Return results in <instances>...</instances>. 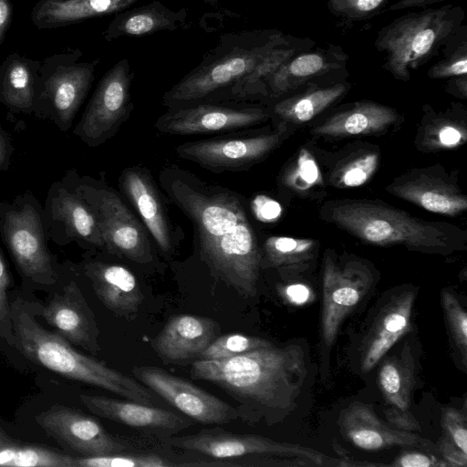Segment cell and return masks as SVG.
I'll list each match as a JSON object with an SVG mask.
<instances>
[{"instance_id":"1","label":"cell","mask_w":467,"mask_h":467,"mask_svg":"<svg viewBox=\"0 0 467 467\" xmlns=\"http://www.w3.org/2000/svg\"><path fill=\"white\" fill-rule=\"evenodd\" d=\"M160 182L194 223L202 256L213 275L243 296H254L262 252L238 197L177 168L164 169Z\"/></svg>"},{"instance_id":"2","label":"cell","mask_w":467,"mask_h":467,"mask_svg":"<svg viewBox=\"0 0 467 467\" xmlns=\"http://www.w3.org/2000/svg\"><path fill=\"white\" fill-rule=\"evenodd\" d=\"M306 350L296 343L222 359H196L192 378L211 382L237 402L239 419L274 425L296 407L308 375Z\"/></svg>"},{"instance_id":"3","label":"cell","mask_w":467,"mask_h":467,"mask_svg":"<svg viewBox=\"0 0 467 467\" xmlns=\"http://www.w3.org/2000/svg\"><path fill=\"white\" fill-rule=\"evenodd\" d=\"M15 343L30 360L66 378L88 383L127 400L155 406L153 391L104 362L75 350L67 339L40 326L16 306L11 309Z\"/></svg>"},{"instance_id":"4","label":"cell","mask_w":467,"mask_h":467,"mask_svg":"<svg viewBox=\"0 0 467 467\" xmlns=\"http://www.w3.org/2000/svg\"><path fill=\"white\" fill-rule=\"evenodd\" d=\"M329 218L342 229L374 245L403 244L422 252L446 253L453 234L444 223L427 222L396 208L364 200L337 202Z\"/></svg>"},{"instance_id":"5","label":"cell","mask_w":467,"mask_h":467,"mask_svg":"<svg viewBox=\"0 0 467 467\" xmlns=\"http://www.w3.org/2000/svg\"><path fill=\"white\" fill-rule=\"evenodd\" d=\"M165 445L202 454L214 459L247 456H285L299 458L317 466H344L345 460L332 458L299 444L280 442L255 434H239L220 427L163 439Z\"/></svg>"},{"instance_id":"6","label":"cell","mask_w":467,"mask_h":467,"mask_svg":"<svg viewBox=\"0 0 467 467\" xmlns=\"http://www.w3.org/2000/svg\"><path fill=\"white\" fill-rule=\"evenodd\" d=\"M75 191L94 212L105 247L110 253L140 265L152 262V251L145 227L116 192L89 183H81Z\"/></svg>"},{"instance_id":"7","label":"cell","mask_w":467,"mask_h":467,"mask_svg":"<svg viewBox=\"0 0 467 467\" xmlns=\"http://www.w3.org/2000/svg\"><path fill=\"white\" fill-rule=\"evenodd\" d=\"M236 44L175 84L164 94L163 104L172 109L203 100L218 90L232 87L269 53L265 47Z\"/></svg>"},{"instance_id":"8","label":"cell","mask_w":467,"mask_h":467,"mask_svg":"<svg viewBox=\"0 0 467 467\" xmlns=\"http://www.w3.org/2000/svg\"><path fill=\"white\" fill-rule=\"evenodd\" d=\"M131 75L126 59L119 61L102 78L75 133L88 145L98 146L113 137L133 108Z\"/></svg>"},{"instance_id":"9","label":"cell","mask_w":467,"mask_h":467,"mask_svg":"<svg viewBox=\"0 0 467 467\" xmlns=\"http://www.w3.org/2000/svg\"><path fill=\"white\" fill-rule=\"evenodd\" d=\"M6 208L0 217V228L17 266L34 282L56 283L57 275L47 249L39 213L28 202Z\"/></svg>"},{"instance_id":"10","label":"cell","mask_w":467,"mask_h":467,"mask_svg":"<svg viewBox=\"0 0 467 467\" xmlns=\"http://www.w3.org/2000/svg\"><path fill=\"white\" fill-rule=\"evenodd\" d=\"M285 122L270 133L249 137L205 139L185 142L175 148L183 160L213 172L238 171L266 157L281 142Z\"/></svg>"},{"instance_id":"11","label":"cell","mask_w":467,"mask_h":467,"mask_svg":"<svg viewBox=\"0 0 467 467\" xmlns=\"http://www.w3.org/2000/svg\"><path fill=\"white\" fill-rule=\"evenodd\" d=\"M134 377L185 416L203 424L239 419L236 408L186 379L154 366H135Z\"/></svg>"},{"instance_id":"12","label":"cell","mask_w":467,"mask_h":467,"mask_svg":"<svg viewBox=\"0 0 467 467\" xmlns=\"http://www.w3.org/2000/svg\"><path fill=\"white\" fill-rule=\"evenodd\" d=\"M372 284V275L365 267L353 263H337L327 253L325 256L322 282L321 337L330 348L346 317L358 306Z\"/></svg>"},{"instance_id":"13","label":"cell","mask_w":467,"mask_h":467,"mask_svg":"<svg viewBox=\"0 0 467 467\" xmlns=\"http://www.w3.org/2000/svg\"><path fill=\"white\" fill-rule=\"evenodd\" d=\"M50 436L85 456L123 453L134 446L109 434L94 418L74 408L54 405L36 417Z\"/></svg>"},{"instance_id":"14","label":"cell","mask_w":467,"mask_h":467,"mask_svg":"<svg viewBox=\"0 0 467 467\" xmlns=\"http://www.w3.org/2000/svg\"><path fill=\"white\" fill-rule=\"evenodd\" d=\"M268 118L259 108H234L216 104H192L172 108L160 116L154 128L169 135H198L245 129Z\"/></svg>"},{"instance_id":"15","label":"cell","mask_w":467,"mask_h":467,"mask_svg":"<svg viewBox=\"0 0 467 467\" xmlns=\"http://www.w3.org/2000/svg\"><path fill=\"white\" fill-rule=\"evenodd\" d=\"M448 22L444 13L431 11L395 25L382 42L392 71L407 77L409 67L426 57L449 33Z\"/></svg>"},{"instance_id":"16","label":"cell","mask_w":467,"mask_h":467,"mask_svg":"<svg viewBox=\"0 0 467 467\" xmlns=\"http://www.w3.org/2000/svg\"><path fill=\"white\" fill-rule=\"evenodd\" d=\"M81 403L93 414L137 429L144 433L168 438L191 427L193 421L173 411L132 400L98 395H79Z\"/></svg>"},{"instance_id":"17","label":"cell","mask_w":467,"mask_h":467,"mask_svg":"<svg viewBox=\"0 0 467 467\" xmlns=\"http://www.w3.org/2000/svg\"><path fill=\"white\" fill-rule=\"evenodd\" d=\"M338 425L342 435L362 450L378 451L407 446L438 452V446L430 440L389 426L379 419L369 405L359 401L351 403L340 413Z\"/></svg>"},{"instance_id":"18","label":"cell","mask_w":467,"mask_h":467,"mask_svg":"<svg viewBox=\"0 0 467 467\" xmlns=\"http://www.w3.org/2000/svg\"><path fill=\"white\" fill-rule=\"evenodd\" d=\"M413 289L392 294L375 316L360 344V368L372 369L409 331L415 302Z\"/></svg>"},{"instance_id":"19","label":"cell","mask_w":467,"mask_h":467,"mask_svg":"<svg viewBox=\"0 0 467 467\" xmlns=\"http://www.w3.org/2000/svg\"><path fill=\"white\" fill-rule=\"evenodd\" d=\"M42 316L67 341L92 354L100 350L99 329L94 313L75 282L53 296Z\"/></svg>"},{"instance_id":"20","label":"cell","mask_w":467,"mask_h":467,"mask_svg":"<svg viewBox=\"0 0 467 467\" xmlns=\"http://www.w3.org/2000/svg\"><path fill=\"white\" fill-rule=\"evenodd\" d=\"M119 187L164 254L174 251V237L161 196L150 172L140 166L122 171Z\"/></svg>"},{"instance_id":"21","label":"cell","mask_w":467,"mask_h":467,"mask_svg":"<svg viewBox=\"0 0 467 467\" xmlns=\"http://www.w3.org/2000/svg\"><path fill=\"white\" fill-rule=\"evenodd\" d=\"M218 324L212 318L195 315L171 317L152 348L163 362L179 363L199 355L217 337Z\"/></svg>"},{"instance_id":"22","label":"cell","mask_w":467,"mask_h":467,"mask_svg":"<svg viewBox=\"0 0 467 467\" xmlns=\"http://www.w3.org/2000/svg\"><path fill=\"white\" fill-rule=\"evenodd\" d=\"M386 189L391 194L435 213L455 216L467 209V198L457 186L425 171L398 178Z\"/></svg>"},{"instance_id":"23","label":"cell","mask_w":467,"mask_h":467,"mask_svg":"<svg viewBox=\"0 0 467 467\" xmlns=\"http://www.w3.org/2000/svg\"><path fill=\"white\" fill-rule=\"evenodd\" d=\"M84 269L96 296L114 315L129 317L139 311L144 296L130 269L103 262L88 263Z\"/></svg>"},{"instance_id":"24","label":"cell","mask_w":467,"mask_h":467,"mask_svg":"<svg viewBox=\"0 0 467 467\" xmlns=\"http://www.w3.org/2000/svg\"><path fill=\"white\" fill-rule=\"evenodd\" d=\"M93 79V67L89 65L62 67L46 82V95L59 123L70 126L77 110Z\"/></svg>"},{"instance_id":"25","label":"cell","mask_w":467,"mask_h":467,"mask_svg":"<svg viewBox=\"0 0 467 467\" xmlns=\"http://www.w3.org/2000/svg\"><path fill=\"white\" fill-rule=\"evenodd\" d=\"M176 454L169 451H137L118 454L75 457L74 467H215L214 459L185 451Z\"/></svg>"},{"instance_id":"26","label":"cell","mask_w":467,"mask_h":467,"mask_svg":"<svg viewBox=\"0 0 467 467\" xmlns=\"http://www.w3.org/2000/svg\"><path fill=\"white\" fill-rule=\"evenodd\" d=\"M397 119L396 112L383 105L363 102L327 119L314 132L320 136H352L379 132Z\"/></svg>"},{"instance_id":"27","label":"cell","mask_w":467,"mask_h":467,"mask_svg":"<svg viewBox=\"0 0 467 467\" xmlns=\"http://www.w3.org/2000/svg\"><path fill=\"white\" fill-rule=\"evenodd\" d=\"M52 215L76 238L96 247H105L94 212L75 191L59 188L51 204Z\"/></svg>"},{"instance_id":"28","label":"cell","mask_w":467,"mask_h":467,"mask_svg":"<svg viewBox=\"0 0 467 467\" xmlns=\"http://www.w3.org/2000/svg\"><path fill=\"white\" fill-rule=\"evenodd\" d=\"M416 365L410 348L383 360L379 370V386L389 406L410 410L415 384Z\"/></svg>"},{"instance_id":"29","label":"cell","mask_w":467,"mask_h":467,"mask_svg":"<svg viewBox=\"0 0 467 467\" xmlns=\"http://www.w3.org/2000/svg\"><path fill=\"white\" fill-rule=\"evenodd\" d=\"M137 0H46L38 7L36 18L45 24H62L109 15L130 5Z\"/></svg>"},{"instance_id":"30","label":"cell","mask_w":467,"mask_h":467,"mask_svg":"<svg viewBox=\"0 0 467 467\" xmlns=\"http://www.w3.org/2000/svg\"><path fill=\"white\" fill-rule=\"evenodd\" d=\"M316 248L312 239L271 236L263 245L262 261L282 272H300L314 258Z\"/></svg>"},{"instance_id":"31","label":"cell","mask_w":467,"mask_h":467,"mask_svg":"<svg viewBox=\"0 0 467 467\" xmlns=\"http://www.w3.org/2000/svg\"><path fill=\"white\" fill-rule=\"evenodd\" d=\"M178 19V14L171 13L156 4L133 10L118 17L109 31L112 36H143L158 30L171 29Z\"/></svg>"},{"instance_id":"32","label":"cell","mask_w":467,"mask_h":467,"mask_svg":"<svg viewBox=\"0 0 467 467\" xmlns=\"http://www.w3.org/2000/svg\"><path fill=\"white\" fill-rule=\"evenodd\" d=\"M0 96L16 109L29 111L35 99V80L30 67L21 59L10 61L2 76Z\"/></svg>"},{"instance_id":"33","label":"cell","mask_w":467,"mask_h":467,"mask_svg":"<svg viewBox=\"0 0 467 467\" xmlns=\"http://www.w3.org/2000/svg\"><path fill=\"white\" fill-rule=\"evenodd\" d=\"M345 91L342 85L317 89L278 103L275 112L284 120L303 123L310 120Z\"/></svg>"},{"instance_id":"34","label":"cell","mask_w":467,"mask_h":467,"mask_svg":"<svg viewBox=\"0 0 467 467\" xmlns=\"http://www.w3.org/2000/svg\"><path fill=\"white\" fill-rule=\"evenodd\" d=\"M75 457L39 446L0 447V466L74 467Z\"/></svg>"},{"instance_id":"35","label":"cell","mask_w":467,"mask_h":467,"mask_svg":"<svg viewBox=\"0 0 467 467\" xmlns=\"http://www.w3.org/2000/svg\"><path fill=\"white\" fill-rule=\"evenodd\" d=\"M274 344L265 338L241 333L225 334L216 337L197 359H222L239 356Z\"/></svg>"},{"instance_id":"36","label":"cell","mask_w":467,"mask_h":467,"mask_svg":"<svg viewBox=\"0 0 467 467\" xmlns=\"http://www.w3.org/2000/svg\"><path fill=\"white\" fill-rule=\"evenodd\" d=\"M441 303L447 325L463 366L467 364V313L450 290L441 292Z\"/></svg>"},{"instance_id":"37","label":"cell","mask_w":467,"mask_h":467,"mask_svg":"<svg viewBox=\"0 0 467 467\" xmlns=\"http://www.w3.org/2000/svg\"><path fill=\"white\" fill-rule=\"evenodd\" d=\"M379 165V155L368 152L356 157L339 168L334 180L341 187H358L364 184Z\"/></svg>"},{"instance_id":"38","label":"cell","mask_w":467,"mask_h":467,"mask_svg":"<svg viewBox=\"0 0 467 467\" xmlns=\"http://www.w3.org/2000/svg\"><path fill=\"white\" fill-rule=\"evenodd\" d=\"M321 174L312 155L306 150H301L296 162L285 171L283 182L285 185L298 191H306L321 183Z\"/></svg>"},{"instance_id":"39","label":"cell","mask_w":467,"mask_h":467,"mask_svg":"<svg viewBox=\"0 0 467 467\" xmlns=\"http://www.w3.org/2000/svg\"><path fill=\"white\" fill-rule=\"evenodd\" d=\"M427 140L432 148L452 149L466 140V130L456 123L445 121L431 128Z\"/></svg>"},{"instance_id":"40","label":"cell","mask_w":467,"mask_h":467,"mask_svg":"<svg viewBox=\"0 0 467 467\" xmlns=\"http://www.w3.org/2000/svg\"><path fill=\"white\" fill-rule=\"evenodd\" d=\"M441 425L444 434L465 454H467L466 416L455 408L442 410Z\"/></svg>"},{"instance_id":"41","label":"cell","mask_w":467,"mask_h":467,"mask_svg":"<svg viewBox=\"0 0 467 467\" xmlns=\"http://www.w3.org/2000/svg\"><path fill=\"white\" fill-rule=\"evenodd\" d=\"M9 285L10 275L8 267L0 250V333L10 343H14L12 314L7 297Z\"/></svg>"},{"instance_id":"42","label":"cell","mask_w":467,"mask_h":467,"mask_svg":"<svg viewBox=\"0 0 467 467\" xmlns=\"http://www.w3.org/2000/svg\"><path fill=\"white\" fill-rule=\"evenodd\" d=\"M389 466L394 467H451L443 459L423 450L402 451Z\"/></svg>"},{"instance_id":"43","label":"cell","mask_w":467,"mask_h":467,"mask_svg":"<svg viewBox=\"0 0 467 467\" xmlns=\"http://www.w3.org/2000/svg\"><path fill=\"white\" fill-rule=\"evenodd\" d=\"M324 66V59L318 54H305L295 58L286 72L295 78H306L319 72Z\"/></svg>"},{"instance_id":"44","label":"cell","mask_w":467,"mask_h":467,"mask_svg":"<svg viewBox=\"0 0 467 467\" xmlns=\"http://www.w3.org/2000/svg\"><path fill=\"white\" fill-rule=\"evenodd\" d=\"M388 421L394 428L405 431L414 432L420 431V422L416 420L410 410H401L391 406L384 410Z\"/></svg>"},{"instance_id":"45","label":"cell","mask_w":467,"mask_h":467,"mask_svg":"<svg viewBox=\"0 0 467 467\" xmlns=\"http://www.w3.org/2000/svg\"><path fill=\"white\" fill-rule=\"evenodd\" d=\"M438 452L451 467H466L467 454L463 453L447 435H443L438 443Z\"/></svg>"},{"instance_id":"46","label":"cell","mask_w":467,"mask_h":467,"mask_svg":"<svg viewBox=\"0 0 467 467\" xmlns=\"http://www.w3.org/2000/svg\"><path fill=\"white\" fill-rule=\"evenodd\" d=\"M385 0H336L337 7L349 15L361 16L372 12Z\"/></svg>"},{"instance_id":"47","label":"cell","mask_w":467,"mask_h":467,"mask_svg":"<svg viewBox=\"0 0 467 467\" xmlns=\"http://www.w3.org/2000/svg\"><path fill=\"white\" fill-rule=\"evenodd\" d=\"M254 208L258 218L265 222L275 220L281 213L280 205L265 196H258Z\"/></svg>"},{"instance_id":"48","label":"cell","mask_w":467,"mask_h":467,"mask_svg":"<svg viewBox=\"0 0 467 467\" xmlns=\"http://www.w3.org/2000/svg\"><path fill=\"white\" fill-rule=\"evenodd\" d=\"M466 72L467 59L462 57L448 65L439 67L434 75L436 77L460 76L465 75Z\"/></svg>"},{"instance_id":"49","label":"cell","mask_w":467,"mask_h":467,"mask_svg":"<svg viewBox=\"0 0 467 467\" xmlns=\"http://www.w3.org/2000/svg\"><path fill=\"white\" fill-rule=\"evenodd\" d=\"M285 294L294 302H301L306 298L307 289L303 285H290L286 288Z\"/></svg>"},{"instance_id":"50","label":"cell","mask_w":467,"mask_h":467,"mask_svg":"<svg viewBox=\"0 0 467 467\" xmlns=\"http://www.w3.org/2000/svg\"><path fill=\"white\" fill-rule=\"evenodd\" d=\"M10 17V5L7 0H0V40Z\"/></svg>"},{"instance_id":"51","label":"cell","mask_w":467,"mask_h":467,"mask_svg":"<svg viewBox=\"0 0 467 467\" xmlns=\"http://www.w3.org/2000/svg\"><path fill=\"white\" fill-rule=\"evenodd\" d=\"M8 143L5 136L0 130V168L7 161Z\"/></svg>"},{"instance_id":"52","label":"cell","mask_w":467,"mask_h":467,"mask_svg":"<svg viewBox=\"0 0 467 467\" xmlns=\"http://www.w3.org/2000/svg\"><path fill=\"white\" fill-rule=\"evenodd\" d=\"M429 2L428 0H403L402 2L397 4L395 6L393 5L392 8H403L407 5H421L424 3Z\"/></svg>"},{"instance_id":"53","label":"cell","mask_w":467,"mask_h":467,"mask_svg":"<svg viewBox=\"0 0 467 467\" xmlns=\"http://www.w3.org/2000/svg\"><path fill=\"white\" fill-rule=\"evenodd\" d=\"M4 445H5V438H4L3 434H2V432L0 431V447H2Z\"/></svg>"}]
</instances>
